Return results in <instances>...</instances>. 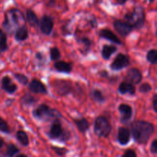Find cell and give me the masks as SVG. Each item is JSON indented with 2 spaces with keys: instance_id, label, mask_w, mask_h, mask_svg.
I'll return each mask as SVG.
<instances>
[{
  "instance_id": "13",
  "label": "cell",
  "mask_w": 157,
  "mask_h": 157,
  "mask_svg": "<svg viewBox=\"0 0 157 157\" xmlns=\"http://www.w3.org/2000/svg\"><path fill=\"white\" fill-rule=\"evenodd\" d=\"M118 110H119L120 113L121 114V122L126 123L130 121V118L132 117V115H133V110H132V107L130 105L126 104H121L119 106Z\"/></svg>"
},
{
  "instance_id": "7",
  "label": "cell",
  "mask_w": 157,
  "mask_h": 157,
  "mask_svg": "<svg viewBox=\"0 0 157 157\" xmlns=\"http://www.w3.org/2000/svg\"><path fill=\"white\" fill-rule=\"evenodd\" d=\"M53 87L55 92L60 96H65L73 92L71 83L64 80H56L54 81Z\"/></svg>"
},
{
  "instance_id": "10",
  "label": "cell",
  "mask_w": 157,
  "mask_h": 157,
  "mask_svg": "<svg viewBox=\"0 0 157 157\" xmlns=\"http://www.w3.org/2000/svg\"><path fill=\"white\" fill-rule=\"evenodd\" d=\"M113 27L115 30L123 37L127 36L133 29L126 21H121V20H115L113 22Z\"/></svg>"
},
{
  "instance_id": "34",
  "label": "cell",
  "mask_w": 157,
  "mask_h": 157,
  "mask_svg": "<svg viewBox=\"0 0 157 157\" xmlns=\"http://www.w3.org/2000/svg\"><path fill=\"white\" fill-rule=\"evenodd\" d=\"M52 150L55 151V153H57V154L58 155V156H64V154L66 153V152H67V150L64 148H60V147H52Z\"/></svg>"
},
{
  "instance_id": "22",
  "label": "cell",
  "mask_w": 157,
  "mask_h": 157,
  "mask_svg": "<svg viewBox=\"0 0 157 157\" xmlns=\"http://www.w3.org/2000/svg\"><path fill=\"white\" fill-rule=\"evenodd\" d=\"M75 124L76 125L77 128L78 129L81 133H85L89 129V123L87 119L85 118H81V119L75 120Z\"/></svg>"
},
{
  "instance_id": "25",
  "label": "cell",
  "mask_w": 157,
  "mask_h": 157,
  "mask_svg": "<svg viewBox=\"0 0 157 157\" xmlns=\"http://www.w3.org/2000/svg\"><path fill=\"white\" fill-rule=\"evenodd\" d=\"M147 59L151 64H157V50L152 49L149 51L147 55Z\"/></svg>"
},
{
  "instance_id": "36",
  "label": "cell",
  "mask_w": 157,
  "mask_h": 157,
  "mask_svg": "<svg viewBox=\"0 0 157 157\" xmlns=\"http://www.w3.org/2000/svg\"><path fill=\"white\" fill-rule=\"evenodd\" d=\"M150 150L153 153H157V140H154L151 144Z\"/></svg>"
},
{
  "instance_id": "35",
  "label": "cell",
  "mask_w": 157,
  "mask_h": 157,
  "mask_svg": "<svg viewBox=\"0 0 157 157\" xmlns=\"http://www.w3.org/2000/svg\"><path fill=\"white\" fill-rule=\"evenodd\" d=\"M121 157H136V153L134 150L130 149V150H126L125 153L123 154V156Z\"/></svg>"
},
{
  "instance_id": "31",
  "label": "cell",
  "mask_w": 157,
  "mask_h": 157,
  "mask_svg": "<svg viewBox=\"0 0 157 157\" xmlns=\"http://www.w3.org/2000/svg\"><path fill=\"white\" fill-rule=\"evenodd\" d=\"M0 131L5 133H10V128H9V124L1 117H0Z\"/></svg>"
},
{
  "instance_id": "33",
  "label": "cell",
  "mask_w": 157,
  "mask_h": 157,
  "mask_svg": "<svg viewBox=\"0 0 157 157\" xmlns=\"http://www.w3.org/2000/svg\"><path fill=\"white\" fill-rule=\"evenodd\" d=\"M152 90V87L148 83H144L139 87V90L141 93H148Z\"/></svg>"
},
{
  "instance_id": "4",
  "label": "cell",
  "mask_w": 157,
  "mask_h": 157,
  "mask_svg": "<svg viewBox=\"0 0 157 157\" xmlns=\"http://www.w3.org/2000/svg\"><path fill=\"white\" fill-rule=\"evenodd\" d=\"M145 12L144 8L136 7L133 12L126 14L124 21L130 25L133 29H140L145 24Z\"/></svg>"
},
{
  "instance_id": "8",
  "label": "cell",
  "mask_w": 157,
  "mask_h": 157,
  "mask_svg": "<svg viewBox=\"0 0 157 157\" xmlns=\"http://www.w3.org/2000/svg\"><path fill=\"white\" fill-rule=\"evenodd\" d=\"M129 64H130L129 57L123 53H119L115 57L113 62L110 64V68L113 71H120L127 67Z\"/></svg>"
},
{
  "instance_id": "45",
  "label": "cell",
  "mask_w": 157,
  "mask_h": 157,
  "mask_svg": "<svg viewBox=\"0 0 157 157\" xmlns=\"http://www.w3.org/2000/svg\"><path fill=\"white\" fill-rule=\"evenodd\" d=\"M156 35H157V32H156Z\"/></svg>"
},
{
  "instance_id": "20",
  "label": "cell",
  "mask_w": 157,
  "mask_h": 157,
  "mask_svg": "<svg viewBox=\"0 0 157 157\" xmlns=\"http://www.w3.org/2000/svg\"><path fill=\"white\" fill-rule=\"evenodd\" d=\"M29 38V31L25 26H21L15 31V38L18 41H25Z\"/></svg>"
},
{
  "instance_id": "16",
  "label": "cell",
  "mask_w": 157,
  "mask_h": 157,
  "mask_svg": "<svg viewBox=\"0 0 157 157\" xmlns=\"http://www.w3.org/2000/svg\"><path fill=\"white\" fill-rule=\"evenodd\" d=\"M130 140V131L126 127H120L118 131V141L121 145H127Z\"/></svg>"
},
{
  "instance_id": "44",
  "label": "cell",
  "mask_w": 157,
  "mask_h": 157,
  "mask_svg": "<svg viewBox=\"0 0 157 157\" xmlns=\"http://www.w3.org/2000/svg\"><path fill=\"white\" fill-rule=\"evenodd\" d=\"M149 1H150V2H153V1H154V0H149Z\"/></svg>"
},
{
  "instance_id": "12",
  "label": "cell",
  "mask_w": 157,
  "mask_h": 157,
  "mask_svg": "<svg viewBox=\"0 0 157 157\" xmlns=\"http://www.w3.org/2000/svg\"><path fill=\"white\" fill-rule=\"evenodd\" d=\"M29 89L31 92L35 94H47V89L44 84L42 82L38 79H34L32 80L29 86Z\"/></svg>"
},
{
  "instance_id": "30",
  "label": "cell",
  "mask_w": 157,
  "mask_h": 157,
  "mask_svg": "<svg viewBox=\"0 0 157 157\" xmlns=\"http://www.w3.org/2000/svg\"><path fill=\"white\" fill-rule=\"evenodd\" d=\"M14 76H15V79H17V81H18L20 84H22V85H26V84H28V83H29V78H28L25 75H23V74L15 73V75H14Z\"/></svg>"
},
{
  "instance_id": "38",
  "label": "cell",
  "mask_w": 157,
  "mask_h": 157,
  "mask_svg": "<svg viewBox=\"0 0 157 157\" xmlns=\"http://www.w3.org/2000/svg\"><path fill=\"white\" fill-rule=\"evenodd\" d=\"M35 58H36V59H38V61H42L43 54L41 53V52H38V53H36V55H35Z\"/></svg>"
},
{
  "instance_id": "19",
  "label": "cell",
  "mask_w": 157,
  "mask_h": 157,
  "mask_svg": "<svg viewBox=\"0 0 157 157\" xmlns=\"http://www.w3.org/2000/svg\"><path fill=\"white\" fill-rule=\"evenodd\" d=\"M117 48L114 45H109V44H104L101 50V55L102 58L105 60H109L113 53L117 52Z\"/></svg>"
},
{
  "instance_id": "21",
  "label": "cell",
  "mask_w": 157,
  "mask_h": 157,
  "mask_svg": "<svg viewBox=\"0 0 157 157\" xmlns=\"http://www.w3.org/2000/svg\"><path fill=\"white\" fill-rule=\"evenodd\" d=\"M26 18H27L28 22L32 27H36L39 25L38 17L32 9H27V11H26Z\"/></svg>"
},
{
  "instance_id": "42",
  "label": "cell",
  "mask_w": 157,
  "mask_h": 157,
  "mask_svg": "<svg viewBox=\"0 0 157 157\" xmlns=\"http://www.w3.org/2000/svg\"><path fill=\"white\" fill-rule=\"evenodd\" d=\"M15 157H28V156H26V155H25V154H19V155H18V156H16Z\"/></svg>"
},
{
  "instance_id": "43",
  "label": "cell",
  "mask_w": 157,
  "mask_h": 157,
  "mask_svg": "<svg viewBox=\"0 0 157 157\" xmlns=\"http://www.w3.org/2000/svg\"><path fill=\"white\" fill-rule=\"evenodd\" d=\"M3 33V31L2 30V29H0V35H2V34Z\"/></svg>"
},
{
  "instance_id": "26",
  "label": "cell",
  "mask_w": 157,
  "mask_h": 157,
  "mask_svg": "<svg viewBox=\"0 0 157 157\" xmlns=\"http://www.w3.org/2000/svg\"><path fill=\"white\" fill-rule=\"evenodd\" d=\"M51 60L53 61H58L61 58V52L57 47H53L50 50Z\"/></svg>"
},
{
  "instance_id": "29",
  "label": "cell",
  "mask_w": 157,
  "mask_h": 157,
  "mask_svg": "<svg viewBox=\"0 0 157 157\" xmlns=\"http://www.w3.org/2000/svg\"><path fill=\"white\" fill-rule=\"evenodd\" d=\"M21 101L25 105H32L37 101V100L33 96L30 94H25L21 98Z\"/></svg>"
},
{
  "instance_id": "40",
  "label": "cell",
  "mask_w": 157,
  "mask_h": 157,
  "mask_svg": "<svg viewBox=\"0 0 157 157\" xmlns=\"http://www.w3.org/2000/svg\"><path fill=\"white\" fill-rule=\"evenodd\" d=\"M100 75H101V77H103V78H104V77H107V76H108V75H107V72L105 71H104L100 72Z\"/></svg>"
},
{
  "instance_id": "15",
  "label": "cell",
  "mask_w": 157,
  "mask_h": 157,
  "mask_svg": "<svg viewBox=\"0 0 157 157\" xmlns=\"http://www.w3.org/2000/svg\"><path fill=\"white\" fill-rule=\"evenodd\" d=\"M99 35L101 38H104V39H107L108 41H111V42L115 43V44H121L122 42H121V39L112 32L111 30L107 29H101L99 32Z\"/></svg>"
},
{
  "instance_id": "23",
  "label": "cell",
  "mask_w": 157,
  "mask_h": 157,
  "mask_svg": "<svg viewBox=\"0 0 157 157\" xmlns=\"http://www.w3.org/2000/svg\"><path fill=\"white\" fill-rule=\"evenodd\" d=\"M16 138L20 144L24 147H27L29 144V139L28 134L23 130H18L16 133Z\"/></svg>"
},
{
  "instance_id": "1",
  "label": "cell",
  "mask_w": 157,
  "mask_h": 157,
  "mask_svg": "<svg viewBox=\"0 0 157 157\" xmlns=\"http://www.w3.org/2000/svg\"><path fill=\"white\" fill-rule=\"evenodd\" d=\"M154 132V126L144 121H136L132 124L133 139L140 144H147Z\"/></svg>"
},
{
  "instance_id": "24",
  "label": "cell",
  "mask_w": 157,
  "mask_h": 157,
  "mask_svg": "<svg viewBox=\"0 0 157 157\" xmlns=\"http://www.w3.org/2000/svg\"><path fill=\"white\" fill-rule=\"evenodd\" d=\"M91 97L96 102L100 103V104L104 103V101H105V98H104V94H103L102 92L100 90H98V89H94V90H92Z\"/></svg>"
},
{
  "instance_id": "28",
  "label": "cell",
  "mask_w": 157,
  "mask_h": 157,
  "mask_svg": "<svg viewBox=\"0 0 157 157\" xmlns=\"http://www.w3.org/2000/svg\"><path fill=\"white\" fill-rule=\"evenodd\" d=\"M18 152H19V150H18L14 144H11L7 147L6 156H7V157H13L16 153H18Z\"/></svg>"
},
{
  "instance_id": "5",
  "label": "cell",
  "mask_w": 157,
  "mask_h": 157,
  "mask_svg": "<svg viewBox=\"0 0 157 157\" xmlns=\"http://www.w3.org/2000/svg\"><path fill=\"white\" fill-rule=\"evenodd\" d=\"M49 137L61 141H67L71 138V133L67 130H64L59 120L53 121L48 133Z\"/></svg>"
},
{
  "instance_id": "17",
  "label": "cell",
  "mask_w": 157,
  "mask_h": 157,
  "mask_svg": "<svg viewBox=\"0 0 157 157\" xmlns=\"http://www.w3.org/2000/svg\"><path fill=\"white\" fill-rule=\"evenodd\" d=\"M118 90H119L120 94H129L130 95H134L135 93H136V88H135L134 85L127 82V81L121 82V84L119 86V88H118Z\"/></svg>"
},
{
  "instance_id": "3",
  "label": "cell",
  "mask_w": 157,
  "mask_h": 157,
  "mask_svg": "<svg viewBox=\"0 0 157 157\" xmlns=\"http://www.w3.org/2000/svg\"><path fill=\"white\" fill-rule=\"evenodd\" d=\"M34 117L40 121H48L54 120H59L61 117V113L55 109H52L47 104H41L37 107L32 112Z\"/></svg>"
},
{
  "instance_id": "39",
  "label": "cell",
  "mask_w": 157,
  "mask_h": 157,
  "mask_svg": "<svg viewBox=\"0 0 157 157\" xmlns=\"http://www.w3.org/2000/svg\"><path fill=\"white\" fill-rule=\"evenodd\" d=\"M116 1H117V2L118 3V4L124 5V4H125L126 2H127V0H116Z\"/></svg>"
},
{
  "instance_id": "14",
  "label": "cell",
  "mask_w": 157,
  "mask_h": 157,
  "mask_svg": "<svg viewBox=\"0 0 157 157\" xmlns=\"http://www.w3.org/2000/svg\"><path fill=\"white\" fill-rule=\"evenodd\" d=\"M2 88L8 94H14L18 87L9 76H4L2 79Z\"/></svg>"
},
{
  "instance_id": "6",
  "label": "cell",
  "mask_w": 157,
  "mask_h": 157,
  "mask_svg": "<svg viewBox=\"0 0 157 157\" xmlns=\"http://www.w3.org/2000/svg\"><path fill=\"white\" fill-rule=\"evenodd\" d=\"M94 129L97 136L100 137H107L111 132L112 127L105 117L99 116L95 120Z\"/></svg>"
},
{
  "instance_id": "27",
  "label": "cell",
  "mask_w": 157,
  "mask_h": 157,
  "mask_svg": "<svg viewBox=\"0 0 157 157\" xmlns=\"http://www.w3.org/2000/svg\"><path fill=\"white\" fill-rule=\"evenodd\" d=\"M7 49V36H6V33L3 32V33L0 35V54H1L2 52L6 51Z\"/></svg>"
},
{
  "instance_id": "18",
  "label": "cell",
  "mask_w": 157,
  "mask_h": 157,
  "mask_svg": "<svg viewBox=\"0 0 157 157\" xmlns=\"http://www.w3.org/2000/svg\"><path fill=\"white\" fill-rule=\"evenodd\" d=\"M54 67H55V70L58 71V72H61V73L69 74L72 71L71 64L64 61H55Z\"/></svg>"
},
{
  "instance_id": "32",
  "label": "cell",
  "mask_w": 157,
  "mask_h": 157,
  "mask_svg": "<svg viewBox=\"0 0 157 157\" xmlns=\"http://www.w3.org/2000/svg\"><path fill=\"white\" fill-rule=\"evenodd\" d=\"M78 41H79L80 43H81V44H84V48H85V49H87V51L90 49V46H91V41H90L89 38H86V37H83V38H79V39H78Z\"/></svg>"
},
{
  "instance_id": "9",
  "label": "cell",
  "mask_w": 157,
  "mask_h": 157,
  "mask_svg": "<svg viewBox=\"0 0 157 157\" xmlns=\"http://www.w3.org/2000/svg\"><path fill=\"white\" fill-rule=\"evenodd\" d=\"M40 29L41 32L46 35H49L52 32L54 27L53 19L49 15H44L39 22Z\"/></svg>"
},
{
  "instance_id": "11",
  "label": "cell",
  "mask_w": 157,
  "mask_h": 157,
  "mask_svg": "<svg viewBox=\"0 0 157 157\" xmlns=\"http://www.w3.org/2000/svg\"><path fill=\"white\" fill-rule=\"evenodd\" d=\"M142 74L140 71L138 70L137 68H130L127 71L126 79L127 82L130 83L132 84H138L142 81Z\"/></svg>"
},
{
  "instance_id": "41",
  "label": "cell",
  "mask_w": 157,
  "mask_h": 157,
  "mask_svg": "<svg viewBox=\"0 0 157 157\" xmlns=\"http://www.w3.org/2000/svg\"><path fill=\"white\" fill-rule=\"evenodd\" d=\"M3 145H4V140L0 137V149L3 147Z\"/></svg>"
},
{
  "instance_id": "37",
  "label": "cell",
  "mask_w": 157,
  "mask_h": 157,
  "mask_svg": "<svg viewBox=\"0 0 157 157\" xmlns=\"http://www.w3.org/2000/svg\"><path fill=\"white\" fill-rule=\"evenodd\" d=\"M153 109H154L155 111L157 113V94L154 95L153 99Z\"/></svg>"
},
{
  "instance_id": "2",
  "label": "cell",
  "mask_w": 157,
  "mask_h": 157,
  "mask_svg": "<svg viewBox=\"0 0 157 157\" xmlns=\"http://www.w3.org/2000/svg\"><path fill=\"white\" fill-rule=\"evenodd\" d=\"M25 18L22 12L18 9H12L8 11L5 16L3 26L9 32H12V29L21 25H24Z\"/></svg>"
}]
</instances>
